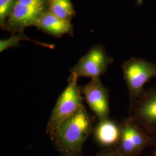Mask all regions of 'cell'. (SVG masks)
Wrapping results in <instances>:
<instances>
[{"mask_svg":"<svg viewBox=\"0 0 156 156\" xmlns=\"http://www.w3.org/2000/svg\"><path fill=\"white\" fill-rule=\"evenodd\" d=\"M96 116L83 105L50 135V140L61 156H83V146L93 134Z\"/></svg>","mask_w":156,"mask_h":156,"instance_id":"cell-1","label":"cell"},{"mask_svg":"<svg viewBox=\"0 0 156 156\" xmlns=\"http://www.w3.org/2000/svg\"><path fill=\"white\" fill-rule=\"evenodd\" d=\"M78 78L71 75L66 88L58 97L46 126L49 136L67 119L83 105V96L78 84Z\"/></svg>","mask_w":156,"mask_h":156,"instance_id":"cell-2","label":"cell"},{"mask_svg":"<svg viewBox=\"0 0 156 156\" xmlns=\"http://www.w3.org/2000/svg\"><path fill=\"white\" fill-rule=\"evenodd\" d=\"M128 117L151 136L156 134V87L144 90L129 102Z\"/></svg>","mask_w":156,"mask_h":156,"instance_id":"cell-3","label":"cell"},{"mask_svg":"<svg viewBox=\"0 0 156 156\" xmlns=\"http://www.w3.org/2000/svg\"><path fill=\"white\" fill-rule=\"evenodd\" d=\"M122 68L128 88L129 102L140 94L151 78H156V64L142 58L132 57L123 64Z\"/></svg>","mask_w":156,"mask_h":156,"instance_id":"cell-4","label":"cell"},{"mask_svg":"<svg viewBox=\"0 0 156 156\" xmlns=\"http://www.w3.org/2000/svg\"><path fill=\"white\" fill-rule=\"evenodd\" d=\"M113 61L114 59L106 53L104 46L97 44L70 69L71 75L78 79L80 77L100 79Z\"/></svg>","mask_w":156,"mask_h":156,"instance_id":"cell-5","label":"cell"},{"mask_svg":"<svg viewBox=\"0 0 156 156\" xmlns=\"http://www.w3.org/2000/svg\"><path fill=\"white\" fill-rule=\"evenodd\" d=\"M120 139L117 149L124 156H137L153 146L154 140L129 117L120 123Z\"/></svg>","mask_w":156,"mask_h":156,"instance_id":"cell-6","label":"cell"},{"mask_svg":"<svg viewBox=\"0 0 156 156\" xmlns=\"http://www.w3.org/2000/svg\"><path fill=\"white\" fill-rule=\"evenodd\" d=\"M90 109L98 120L109 117V91L100 79H91L89 83L80 87Z\"/></svg>","mask_w":156,"mask_h":156,"instance_id":"cell-7","label":"cell"},{"mask_svg":"<svg viewBox=\"0 0 156 156\" xmlns=\"http://www.w3.org/2000/svg\"><path fill=\"white\" fill-rule=\"evenodd\" d=\"M46 11L24 5L16 1L7 19L4 29L11 33H23L25 28L32 26H35L40 17Z\"/></svg>","mask_w":156,"mask_h":156,"instance_id":"cell-8","label":"cell"},{"mask_svg":"<svg viewBox=\"0 0 156 156\" xmlns=\"http://www.w3.org/2000/svg\"><path fill=\"white\" fill-rule=\"evenodd\" d=\"M93 134L95 142L102 149L117 148L120 139V124L109 117L98 120Z\"/></svg>","mask_w":156,"mask_h":156,"instance_id":"cell-9","label":"cell"},{"mask_svg":"<svg viewBox=\"0 0 156 156\" xmlns=\"http://www.w3.org/2000/svg\"><path fill=\"white\" fill-rule=\"evenodd\" d=\"M35 27L57 38L66 34H72L73 31V25L70 21L56 16L49 9L42 13Z\"/></svg>","mask_w":156,"mask_h":156,"instance_id":"cell-10","label":"cell"},{"mask_svg":"<svg viewBox=\"0 0 156 156\" xmlns=\"http://www.w3.org/2000/svg\"><path fill=\"white\" fill-rule=\"evenodd\" d=\"M48 9L56 16L68 21L75 15L71 0H49Z\"/></svg>","mask_w":156,"mask_h":156,"instance_id":"cell-11","label":"cell"},{"mask_svg":"<svg viewBox=\"0 0 156 156\" xmlns=\"http://www.w3.org/2000/svg\"><path fill=\"white\" fill-rule=\"evenodd\" d=\"M28 41L32 42L36 45H39L42 47L48 48L49 49L55 48V45L52 44H48L46 43L41 42L39 41L34 40L28 38L27 35H26L23 33H20L16 35H13L10 38L6 39H1L0 41V52H2L4 50L8 49L11 48H16L19 46V44L22 41Z\"/></svg>","mask_w":156,"mask_h":156,"instance_id":"cell-12","label":"cell"},{"mask_svg":"<svg viewBox=\"0 0 156 156\" xmlns=\"http://www.w3.org/2000/svg\"><path fill=\"white\" fill-rule=\"evenodd\" d=\"M17 0H0V24L4 28L8 17L16 2Z\"/></svg>","mask_w":156,"mask_h":156,"instance_id":"cell-13","label":"cell"},{"mask_svg":"<svg viewBox=\"0 0 156 156\" xmlns=\"http://www.w3.org/2000/svg\"><path fill=\"white\" fill-rule=\"evenodd\" d=\"M49 0H17V2L24 5L37 9L46 11L48 8Z\"/></svg>","mask_w":156,"mask_h":156,"instance_id":"cell-14","label":"cell"},{"mask_svg":"<svg viewBox=\"0 0 156 156\" xmlns=\"http://www.w3.org/2000/svg\"><path fill=\"white\" fill-rule=\"evenodd\" d=\"M95 156H124L117 148L102 149Z\"/></svg>","mask_w":156,"mask_h":156,"instance_id":"cell-15","label":"cell"},{"mask_svg":"<svg viewBox=\"0 0 156 156\" xmlns=\"http://www.w3.org/2000/svg\"><path fill=\"white\" fill-rule=\"evenodd\" d=\"M154 140V151H153V156H156V134L152 136Z\"/></svg>","mask_w":156,"mask_h":156,"instance_id":"cell-16","label":"cell"}]
</instances>
